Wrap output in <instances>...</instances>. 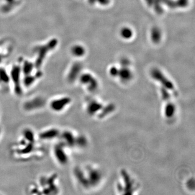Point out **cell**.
<instances>
[{"label": "cell", "mask_w": 195, "mask_h": 195, "mask_svg": "<svg viewBox=\"0 0 195 195\" xmlns=\"http://www.w3.org/2000/svg\"><path fill=\"white\" fill-rule=\"evenodd\" d=\"M73 175L78 183L86 189L95 188L101 180V172L91 166H77L73 170Z\"/></svg>", "instance_id": "cell-1"}, {"label": "cell", "mask_w": 195, "mask_h": 195, "mask_svg": "<svg viewBox=\"0 0 195 195\" xmlns=\"http://www.w3.org/2000/svg\"><path fill=\"white\" fill-rule=\"evenodd\" d=\"M72 103V99L69 96H61L50 100L47 105L53 113H61L66 111Z\"/></svg>", "instance_id": "cell-2"}, {"label": "cell", "mask_w": 195, "mask_h": 195, "mask_svg": "<svg viewBox=\"0 0 195 195\" xmlns=\"http://www.w3.org/2000/svg\"><path fill=\"white\" fill-rule=\"evenodd\" d=\"M47 105V101L43 96H35L23 102L22 109L26 112H34L43 109Z\"/></svg>", "instance_id": "cell-3"}, {"label": "cell", "mask_w": 195, "mask_h": 195, "mask_svg": "<svg viewBox=\"0 0 195 195\" xmlns=\"http://www.w3.org/2000/svg\"><path fill=\"white\" fill-rule=\"evenodd\" d=\"M68 149L59 142L53 146V157L59 165H67L70 162V155L67 152Z\"/></svg>", "instance_id": "cell-4"}, {"label": "cell", "mask_w": 195, "mask_h": 195, "mask_svg": "<svg viewBox=\"0 0 195 195\" xmlns=\"http://www.w3.org/2000/svg\"><path fill=\"white\" fill-rule=\"evenodd\" d=\"M56 177H43L40 179V186L42 188L43 194H56L59 189L56 184Z\"/></svg>", "instance_id": "cell-5"}, {"label": "cell", "mask_w": 195, "mask_h": 195, "mask_svg": "<svg viewBox=\"0 0 195 195\" xmlns=\"http://www.w3.org/2000/svg\"><path fill=\"white\" fill-rule=\"evenodd\" d=\"M76 137L73 131L70 130H65L61 131L59 137V142H61L68 149L76 148Z\"/></svg>", "instance_id": "cell-6"}, {"label": "cell", "mask_w": 195, "mask_h": 195, "mask_svg": "<svg viewBox=\"0 0 195 195\" xmlns=\"http://www.w3.org/2000/svg\"><path fill=\"white\" fill-rule=\"evenodd\" d=\"M61 131L56 127H51L44 129L38 135L39 138L42 141L50 142L59 139Z\"/></svg>", "instance_id": "cell-7"}, {"label": "cell", "mask_w": 195, "mask_h": 195, "mask_svg": "<svg viewBox=\"0 0 195 195\" xmlns=\"http://www.w3.org/2000/svg\"><path fill=\"white\" fill-rule=\"evenodd\" d=\"M80 82L81 84L85 86L87 90L92 92L98 87L97 81L92 76L89 74L83 75L80 78Z\"/></svg>", "instance_id": "cell-8"}, {"label": "cell", "mask_w": 195, "mask_h": 195, "mask_svg": "<svg viewBox=\"0 0 195 195\" xmlns=\"http://www.w3.org/2000/svg\"><path fill=\"white\" fill-rule=\"evenodd\" d=\"M152 76L155 79L157 80L162 83L163 85L166 86L169 89L174 90V86L171 82L167 79V78L163 75V74L159 70H154L152 71Z\"/></svg>", "instance_id": "cell-9"}, {"label": "cell", "mask_w": 195, "mask_h": 195, "mask_svg": "<svg viewBox=\"0 0 195 195\" xmlns=\"http://www.w3.org/2000/svg\"><path fill=\"white\" fill-rule=\"evenodd\" d=\"M22 138L28 142L35 143V134L32 129L30 128L24 129L22 132Z\"/></svg>", "instance_id": "cell-10"}, {"label": "cell", "mask_w": 195, "mask_h": 195, "mask_svg": "<svg viewBox=\"0 0 195 195\" xmlns=\"http://www.w3.org/2000/svg\"><path fill=\"white\" fill-rule=\"evenodd\" d=\"M122 35L125 38H129L130 37H131L132 35V32L130 30H129L128 28H125L124 30H122Z\"/></svg>", "instance_id": "cell-11"}, {"label": "cell", "mask_w": 195, "mask_h": 195, "mask_svg": "<svg viewBox=\"0 0 195 195\" xmlns=\"http://www.w3.org/2000/svg\"><path fill=\"white\" fill-rule=\"evenodd\" d=\"M2 135V127L0 126V139L1 138Z\"/></svg>", "instance_id": "cell-12"}]
</instances>
